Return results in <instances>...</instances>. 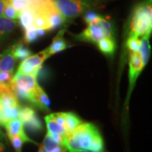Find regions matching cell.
Returning <instances> with one entry per match:
<instances>
[{
    "label": "cell",
    "mask_w": 152,
    "mask_h": 152,
    "mask_svg": "<svg viewBox=\"0 0 152 152\" xmlns=\"http://www.w3.org/2000/svg\"><path fill=\"white\" fill-rule=\"evenodd\" d=\"M99 131L94 124L82 123L66 136V145L68 152H90L93 140Z\"/></svg>",
    "instance_id": "1"
},
{
    "label": "cell",
    "mask_w": 152,
    "mask_h": 152,
    "mask_svg": "<svg viewBox=\"0 0 152 152\" xmlns=\"http://www.w3.org/2000/svg\"><path fill=\"white\" fill-rule=\"evenodd\" d=\"M151 0H145L135 7L130 23L129 35L137 37L150 35L152 30Z\"/></svg>",
    "instance_id": "2"
},
{
    "label": "cell",
    "mask_w": 152,
    "mask_h": 152,
    "mask_svg": "<svg viewBox=\"0 0 152 152\" xmlns=\"http://www.w3.org/2000/svg\"><path fill=\"white\" fill-rule=\"evenodd\" d=\"M53 5L66 20H73L90 7V0H52Z\"/></svg>",
    "instance_id": "3"
},
{
    "label": "cell",
    "mask_w": 152,
    "mask_h": 152,
    "mask_svg": "<svg viewBox=\"0 0 152 152\" xmlns=\"http://www.w3.org/2000/svg\"><path fill=\"white\" fill-rule=\"evenodd\" d=\"M48 54L46 49L33 56L28 57L22 61L18 66L17 72L37 76L38 71L42 66L43 62L48 58Z\"/></svg>",
    "instance_id": "4"
},
{
    "label": "cell",
    "mask_w": 152,
    "mask_h": 152,
    "mask_svg": "<svg viewBox=\"0 0 152 152\" xmlns=\"http://www.w3.org/2000/svg\"><path fill=\"white\" fill-rule=\"evenodd\" d=\"M144 68L141 56L138 52H130L129 60V91L128 94V102L130 94L134 88V85L139 75Z\"/></svg>",
    "instance_id": "5"
},
{
    "label": "cell",
    "mask_w": 152,
    "mask_h": 152,
    "mask_svg": "<svg viewBox=\"0 0 152 152\" xmlns=\"http://www.w3.org/2000/svg\"><path fill=\"white\" fill-rule=\"evenodd\" d=\"M105 37L103 30L96 21L89 24L86 29L75 36L77 40L92 43H97Z\"/></svg>",
    "instance_id": "6"
},
{
    "label": "cell",
    "mask_w": 152,
    "mask_h": 152,
    "mask_svg": "<svg viewBox=\"0 0 152 152\" xmlns=\"http://www.w3.org/2000/svg\"><path fill=\"white\" fill-rule=\"evenodd\" d=\"M11 84L20 90L32 92L38 85L37 76L17 72L13 76Z\"/></svg>",
    "instance_id": "7"
},
{
    "label": "cell",
    "mask_w": 152,
    "mask_h": 152,
    "mask_svg": "<svg viewBox=\"0 0 152 152\" xmlns=\"http://www.w3.org/2000/svg\"><path fill=\"white\" fill-rule=\"evenodd\" d=\"M4 128L6 129V131H7L8 137L19 136L24 140L25 142H30V143H33L34 144H36V145L38 144L37 142H34L30 137H28L27 134L25 132L23 123L18 118H14L9 121L5 125Z\"/></svg>",
    "instance_id": "8"
},
{
    "label": "cell",
    "mask_w": 152,
    "mask_h": 152,
    "mask_svg": "<svg viewBox=\"0 0 152 152\" xmlns=\"http://www.w3.org/2000/svg\"><path fill=\"white\" fill-rule=\"evenodd\" d=\"M32 104L43 111L48 112L50 111V101L47 94L39 85L33 91Z\"/></svg>",
    "instance_id": "9"
},
{
    "label": "cell",
    "mask_w": 152,
    "mask_h": 152,
    "mask_svg": "<svg viewBox=\"0 0 152 152\" xmlns=\"http://www.w3.org/2000/svg\"><path fill=\"white\" fill-rule=\"evenodd\" d=\"M16 61L13 54V45H11L0 54V72L14 73Z\"/></svg>",
    "instance_id": "10"
},
{
    "label": "cell",
    "mask_w": 152,
    "mask_h": 152,
    "mask_svg": "<svg viewBox=\"0 0 152 152\" xmlns=\"http://www.w3.org/2000/svg\"><path fill=\"white\" fill-rule=\"evenodd\" d=\"M17 26L18 23L16 20L0 17V45L8 39Z\"/></svg>",
    "instance_id": "11"
},
{
    "label": "cell",
    "mask_w": 152,
    "mask_h": 152,
    "mask_svg": "<svg viewBox=\"0 0 152 152\" xmlns=\"http://www.w3.org/2000/svg\"><path fill=\"white\" fill-rule=\"evenodd\" d=\"M65 33V29L60 30V32L54 38L52 44L48 48L46 49L49 57L56 53L62 52L67 48V43L64 37V34Z\"/></svg>",
    "instance_id": "12"
},
{
    "label": "cell",
    "mask_w": 152,
    "mask_h": 152,
    "mask_svg": "<svg viewBox=\"0 0 152 152\" xmlns=\"http://www.w3.org/2000/svg\"><path fill=\"white\" fill-rule=\"evenodd\" d=\"M20 108L0 106V126L4 127L9 121L18 117Z\"/></svg>",
    "instance_id": "13"
},
{
    "label": "cell",
    "mask_w": 152,
    "mask_h": 152,
    "mask_svg": "<svg viewBox=\"0 0 152 152\" xmlns=\"http://www.w3.org/2000/svg\"><path fill=\"white\" fill-rule=\"evenodd\" d=\"M34 18H35V14L33 8L29 5L26 9L20 12V17H19V22L20 26L24 30L28 28L33 26L34 23Z\"/></svg>",
    "instance_id": "14"
},
{
    "label": "cell",
    "mask_w": 152,
    "mask_h": 152,
    "mask_svg": "<svg viewBox=\"0 0 152 152\" xmlns=\"http://www.w3.org/2000/svg\"><path fill=\"white\" fill-rule=\"evenodd\" d=\"M45 120L47 124V130H48L47 132L50 133V134H60V135L64 137L67 135V130L56 122V121L54 119V118L52 117V114H49V115L45 116Z\"/></svg>",
    "instance_id": "15"
},
{
    "label": "cell",
    "mask_w": 152,
    "mask_h": 152,
    "mask_svg": "<svg viewBox=\"0 0 152 152\" xmlns=\"http://www.w3.org/2000/svg\"><path fill=\"white\" fill-rule=\"evenodd\" d=\"M13 54L16 60L23 61L31 56L32 52L26 46L23 41L13 45Z\"/></svg>",
    "instance_id": "16"
},
{
    "label": "cell",
    "mask_w": 152,
    "mask_h": 152,
    "mask_svg": "<svg viewBox=\"0 0 152 152\" xmlns=\"http://www.w3.org/2000/svg\"><path fill=\"white\" fill-rule=\"evenodd\" d=\"M96 44L99 49L106 56H113L115 52L116 45L114 39L105 37Z\"/></svg>",
    "instance_id": "17"
},
{
    "label": "cell",
    "mask_w": 152,
    "mask_h": 152,
    "mask_svg": "<svg viewBox=\"0 0 152 152\" xmlns=\"http://www.w3.org/2000/svg\"><path fill=\"white\" fill-rule=\"evenodd\" d=\"M149 36L150 35L142 36L141 42H140V49L138 51L140 56H141L142 63H143V65L144 66H146L148 61H149L150 50H151V47H150L149 44Z\"/></svg>",
    "instance_id": "18"
},
{
    "label": "cell",
    "mask_w": 152,
    "mask_h": 152,
    "mask_svg": "<svg viewBox=\"0 0 152 152\" xmlns=\"http://www.w3.org/2000/svg\"><path fill=\"white\" fill-rule=\"evenodd\" d=\"M63 113H64V116L66 121V130L68 131V134L73 131L83 123V121L75 113H72V112H66V113L63 112Z\"/></svg>",
    "instance_id": "19"
},
{
    "label": "cell",
    "mask_w": 152,
    "mask_h": 152,
    "mask_svg": "<svg viewBox=\"0 0 152 152\" xmlns=\"http://www.w3.org/2000/svg\"><path fill=\"white\" fill-rule=\"evenodd\" d=\"M66 20L57 11L56 9H54L52 12L49 14V30H54L58 28L61 27L63 24L66 23Z\"/></svg>",
    "instance_id": "20"
},
{
    "label": "cell",
    "mask_w": 152,
    "mask_h": 152,
    "mask_svg": "<svg viewBox=\"0 0 152 152\" xmlns=\"http://www.w3.org/2000/svg\"><path fill=\"white\" fill-rule=\"evenodd\" d=\"M23 125L26 129L32 133H38L43 130L42 123L37 115H34L33 118L24 123Z\"/></svg>",
    "instance_id": "21"
},
{
    "label": "cell",
    "mask_w": 152,
    "mask_h": 152,
    "mask_svg": "<svg viewBox=\"0 0 152 152\" xmlns=\"http://www.w3.org/2000/svg\"><path fill=\"white\" fill-rule=\"evenodd\" d=\"M96 22L102 28L106 37L114 39V27L113 23L110 20L101 16L98 20H96Z\"/></svg>",
    "instance_id": "22"
},
{
    "label": "cell",
    "mask_w": 152,
    "mask_h": 152,
    "mask_svg": "<svg viewBox=\"0 0 152 152\" xmlns=\"http://www.w3.org/2000/svg\"><path fill=\"white\" fill-rule=\"evenodd\" d=\"M13 73L10 72H0V92L11 90Z\"/></svg>",
    "instance_id": "23"
},
{
    "label": "cell",
    "mask_w": 152,
    "mask_h": 152,
    "mask_svg": "<svg viewBox=\"0 0 152 152\" xmlns=\"http://www.w3.org/2000/svg\"><path fill=\"white\" fill-rule=\"evenodd\" d=\"M38 38H39V36H38L37 33V28L34 25L25 30L24 42L26 44L35 42Z\"/></svg>",
    "instance_id": "24"
},
{
    "label": "cell",
    "mask_w": 152,
    "mask_h": 152,
    "mask_svg": "<svg viewBox=\"0 0 152 152\" xmlns=\"http://www.w3.org/2000/svg\"><path fill=\"white\" fill-rule=\"evenodd\" d=\"M35 115L36 113L33 108L29 107V106H24L20 109L18 113V118L24 123Z\"/></svg>",
    "instance_id": "25"
},
{
    "label": "cell",
    "mask_w": 152,
    "mask_h": 152,
    "mask_svg": "<svg viewBox=\"0 0 152 152\" xmlns=\"http://www.w3.org/2000/svg\"><path fill=\"white\" fill-rule=\"evenodd\" d=\"M20 15V11L16 10L8 1V3H7V4L4 9V11L3 17H4L6 18L11 19V20H16L19 18Z\"/></svg>",
    "instance_id": "26"
},
{
    "label": "cell",
    "mask_w": 152,
    "mask_h": 152,
    "mask_svg": "<svg viewBox=\"0 0 152 152\" xmlns=\"http://www.w3.org/2000/svg\"><path fill=\"white\" fill-rule=\"evenodd\" d=\"M141 39L134 35H129L127 39L126 46L130 52H137L139 51Z\"/></svg>",
    "instance_id": "27"
},
{
    "label": "cell",
    "mask_w": 152,
    "mask_h": 152,
    "mask_svg": "<svg viewBox=\"0 0 152 152\" xmlns=\"http://www.w3.org/2000/svg\"><path fill=\"white\" fill-rule=\"evenodd\" d=\"M90 152H104V144L101 134H98L93 140Z\"/></svg>",
    "instance_id": "28"
},
{
    "label": "cell",
    "mask_w": 152,
    "mask_h": 152,
    "mask_svg": "<svg viewBox=\"0 0 152 152\" xmlns=\"http://www.w3.org/2000/svg\"><path fill=\"white\" fill-rule=\"evenodd\" d=\"M9 138L16 151L21 152L23 144L25 143L24 140L19 136H11L9 137Z\"/></svg>",
    "instance_id": "29"
},
{
    "label": "cell",
    "mask_w": 152,
    "mask_h": 152,
    "mask_svg": "<svg viewBox=\"0 0 152 152\" xmlns=\"http://www.w3.org/2000/svg\"><path fill=\"white\" fill-rule=\"evenodd\" d=\"M9 1L16 10L20 11V12H21L25 9L27 8L30 4V1H26V0H11V1Z\"/></svg>",
    "instance_id": "30"
},
{
    "label": "cell",
    "mask_w": 152,
    "mask_h": 152,
    "mask_svg": "<svg viewBox=\"0 0 152 152\" xmlns=\"http://www.w3.org/2000/svg\"><path fill=\"white\" fill-rule=\"evenodd\" d=\"M100 17V15L97 14L94 11H87L83 16V20L87 25H89L96 21Z\"/></svg>",
    "instance_id": "31"
},
{
    "label": "cell",
    "mask_w": 152,
    "mask_h": 152,
    "mask_svg": "<svg viewBox=\"0 0 152 152\" xmlns=\"http://www.w3.org/2000/svg\"><path fill=\"white\" fill-rule=\"evenodd\" d=\"M8 3V0H0V17H3L4 9Z\"/></svg>",
    "instance_id": "32"
},
{
    "label": "cell",
    "mask_w": 152,
    "mask_h": 152,
    "mask_svg": "<svg viewBox=\"0 0 152 152\" xmlns=\"http://www.w3.org/2000/svg\"><path fill=\"white\" fill-rule=\"evenodd\" d=\"M37 33L39 37H42L46 34L47 31L45 30L42 29V28H37Z\"/></svg>",
    "instance_id": "33"
},
{
    "label": "cell",
    "mask_w": 152,
    "mask_h": 152,
    "mask_svg": "<svg viewBox=\"0 0 152 152\" xmlns=\"http://www.w3.org/2000/svg\"><path fill=\"white\" fill-rule=\"evenodd\" d=\"M38 152H47L46 150H45V148H44L42 144L39 145V150H38Z\"/></svg>",
    "instance_id": "34"
},
{
    "label": "cell",
    "mask_w": 152,
    "mask_h": 152,
    "mask_svg": "<svg viewBox=\"0 0 152 152\" xmlns=\"http://www.w3.org/2000/svg\"><path fill=\"white\" fill-rule=\"evenodd\" d=\"M0 152H3V145L0 143Z\"/></svg>",
    "instance_id": "35"
},
{
    "label": "cell",
    "mask_w": 152,
    "mask_h": 152,
    "mask_svg": "<svg viewBox=\"0 0 152 152\" xmlns=\"http://www.w3.org/2000/svg\"><path fill=\"white\" fill-rule=\"evenodd\" d=\"M1 137H2V133H1V132H0V138H1Z\"/></svg>",
    "instance_id": "36"
}]
</instances>
